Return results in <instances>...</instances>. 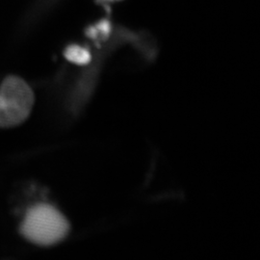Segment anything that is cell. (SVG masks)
Instances as JSON below:
<instances>
[{
    "label": "cell",
    "mask_w": 260,
    "mask_h": 260,
    "mask_svg": "<svg viewBox=\"0 0 260 260\" xmlns=\"http://www.w3.org/2000/svg\"><path fill=\"white\" fill-rule=\"evenodd\" d=\"M20 232L34 244L51 246L65 239L70 232V223L55 207L41 204L28 210Z\"/></svg>",
    "instance_id": "6da1fadb"
},
{
    "label": "cell",
    "mask_w": 260,
    "mask_h": 260,
    "mask_svg": "<svg viewBox=\"0 0 260 260\" xmlns=\"http://www.w3.org/2000/svg\"><path fill=\"white\" fill-rule=\"evenodd\" d=\"M34 104V93L18 76H8L0 86V127H12L23 122Z\"/></svg>",
    "instance_id": "7a4b0ae2"
},
{
    "label": "cell",
    "mask_w": 260,
    "mask_h": 260,
    "mask_svg": "<svg viewBox=\"0 0 260 260\" xmlns=\"http://www.w3.org/2000/svg\"><path fill=\"white\" fill-rule=\"evenodd\" d=\"M65 57L72 63L76 65H86L91 60L90 52L84 47L79 46H71L66 49Z\"/></svg>",
    "instance_id": "3957f363"
}]
</instances>
